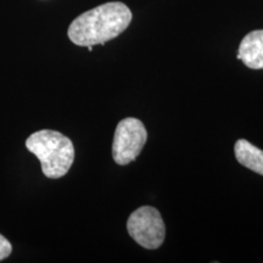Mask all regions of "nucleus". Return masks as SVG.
<instances>
[{
  "instance_id": "f257e3e1",
  "label": "nucleus",
  "mask_w": 263,
  "mask_h": 263,
  "mask_svg": "<svg viewBox=\"0 0 263 263\" xmlns=\"http://www.w3.org/2000/svg\"><path fill=\"white\" fill-rule=\"evenodd\" d=\"M132 17V11L123 3H105L74 18L68 27V38L78 47L105 44L126 31Z\"/></svg>"
},
{
  "instance_id": "f03ea898",
  "label": "nucleus",
  "mask_w": 263,
  "mask_h": 263,
  "mask_svg": "<svg viewBox=\"0 0 263 263\" xmlns=\"http://www.w3.org/2000/svg\"><path fill=\"white\" fill-rule=\"evenodd\" d=\"M26 147L41 161L42 172L47 178H61L73 164V143L60 132L51 129L34 132L26 140Z\"/></svg>"
},
{
  "instance_id": "7ed1b4c3",
  "label": "nucleus",
  "mask_w": 263,
  "mask_h": 263,
  "mask_svg": "<svg viewBox=\"0 0 263 263\" xmlns=\"http://www.w3.org/2000/svg\"><path fill=\"white\" fill-rule=\"evenodd\" d=\"M128 234L144 249L155 250L163 244L166 226L162 216L155 207L141 206L127 221Z\"/></svg>"
},
{
  "instance_id": "20e7f679",
  "label": "nucleus",
  "mask_w": 263,
  "mask_h": 263,
  "mask_svg": "<svg viewBox=\"0 0 263 263\" xmlns=\"http://www.w3.org/2000/svg\"><path fill=\"white\" fill-rule=\"evenodd\" d=\"M147 140V132L138 118L127 117L120 121L115 130L112 157L120 166L133 162L140 155Z\"/></svg>"
},
{
  "instance_id": "39448f33",
  "label": "nucleus",
  "mask_w": 263,
  "mask_h": 263,
  "mask_svg": "<svg viewBox=\"0 0 263 263\" xmlns=\"http://www.w3.org/2000/svg\"><path fill=\"white\" fill-rule=\"evenodd\" d=\"M239 60L252 70H263V29L248 33L239 45Z\"/></svg>"
},
{
  "instance_id": "423d86ee",
  "label": "nucleus",
  "mask_w": 263,
  "mask_h": 263,
  "mask_svg": "<svg viewBox=\"0 0 263 263\" xmlns=\"http://www.w3.org/2000/svg\"><path fill=\"white\" fill-rule=\"evenodd\" d=\"M234 154L240 164L263 176V150L252 145L248 140L239 139L235 143Z\"/></svg>"
},
{
  "instance_id": "0eeeda50",
  "label": "nucleus",
  "mask_w": 263,
  "mask_h": 263,
  "mask_svg": "<svg viewBox=\"0 0 263 263\" xmlns=\"http://www.w3.org/2000/svg\"><path fill=\"white\" fill-rule=\"evenodd\" d=\"M12 252V245L10 241L5 238L4 235L0 234V261L8 258Z\"/></svg>"
}]
</instances>
